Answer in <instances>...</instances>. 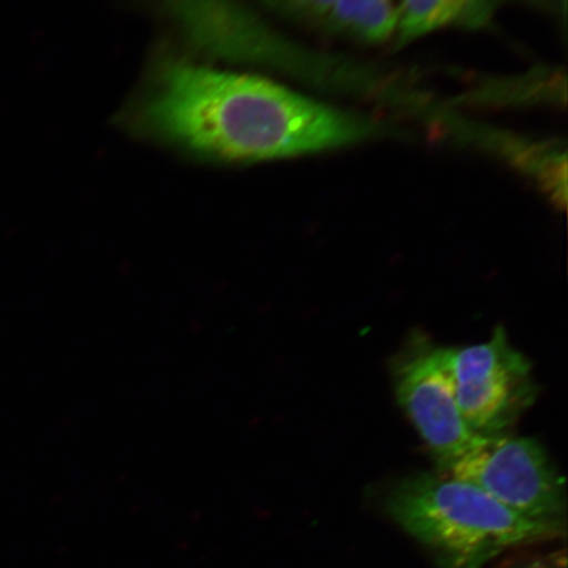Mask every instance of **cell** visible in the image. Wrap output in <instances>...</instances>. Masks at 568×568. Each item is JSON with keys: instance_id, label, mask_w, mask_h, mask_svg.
<instances>
[{"instance_id": "6", "label": "cell", "mask_w": 568, "mask_h": 568, "mask_svg": "<svg viewBox=\"0 0 568 568\" xmlns=\"http://www.w3.org/2000/svg\"><path fill=\"white\" fill-rule=\"evenodd\" d=\"M503 0H402L399 42L407 44L443 28L478 30L493 20Z\"/></svg>"}, {"instance_id": "8", "label": "cell", "mask_w": 568, "mask_h": 568, "mask_svg": "<svg viewBox=\"0 0 568 568\" xmlns=\"http://www.w3.org/2000/svg\"><path fill=\"white\" fill-rule=\"evenodd\" d=\"M270 9L294 19L324 21L336 0H261Z\"/></svg>"}, {"instance_id": "1", "label": "cell", "mask_w": 568, "mask_h": 568, "mask_svg": "<svg viewBox=\"0 0 568 568\" xmlns=\"http://www.w3.org/2000/svg\"><path fill=\"white\" fill-rule=\"evenodd\" d=\"M148 132L220 161H265L345 148L376 136L372 120L265 78L184 61L163 63L141 104Z\"/></svg>"}, {"instance_id": "9", "label": "cell", "mask_w": 568, "mask_h": 568, "mask_svg": "<svg viewBox=\"0 0 568 568\" xmlns=\"http://www.w3.org/2000/svg\"><path fill=\"white\" fill-rule=\"evenodd\" d=\"M525 568H567L565 554H551V556L535 560Z\"/></svg>"}, {"instance_id": "2", "label": "cell", "mask_w": 568, "mask_h": 568, "mask_svg": "<svg viewBox=\"0 0 568 568\" xmlns=\"http://www.w3.org/2000/svg\"><path fill=\"white\" fill-rule=\"evenodd\" d=\"M385 506L439 568H485L514 546L565 531L529 520L470 483L443 474H415L397 481Z\"/></svg>"}, {"instance_id": "3", "label": "cell", "mask_w": 568, "mask_h": 568, "mask_svg": "<svg viewBox=\"0 0 568 568\" xmlns=\"http://www.w3.org/2000/svg\"><path fill=\"white\" fill-rule=\"evenodd\" d=\"M445 475L470 483L529 520L565 529V479L536 439L479 436Z\"/></svg>"}, {"instance_id": "4", "label": "cell", "mask_w": 568, "mask_h": 568, "mask_svg": "<svg viewBox=\"0 0 568 568\" xmlns=\"http://www.w3.org/2000/svg\"><path fill=\"white\" fill-rule=\"evenodd\" d=\"M442 354L460 414L475 435L506 433L536 399L530 364L503 328L487 343L442 347Z\"/></svg>"}, {"instance_id": "7", "label": "cell", "mask_w": 568, "mask_h": 568, "mask_svg": "<svg viewBox=\"0 0 568 568\" xmlns=\"http://www.w3.org/2000/svg\"><path fill=\"white\" fill-rule=\"evenodd\" d=\"M395 0H336L325 23L331 30L365 42H383L399 27Z\"/></svg>"}, {"instance_id": "5", "label": "cell", "mask_w": 568, "mask_h": 568, "mask_svg": "<svg viewBox=\"0 0 568 568\" xmlns=\"http://www.w3.org/2000/svg\"><path fill=\"white\" fill-rule=\"evenodd\" d=\"M397 400L429 447L438 474H447L479 438L462 416L442 347L410 354L395 372Z\"/></svg>"}]
</instances>
